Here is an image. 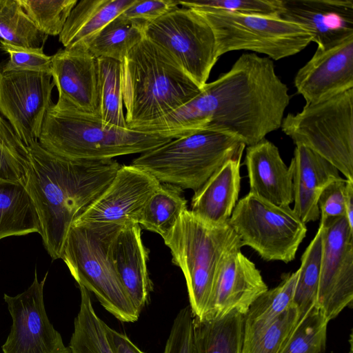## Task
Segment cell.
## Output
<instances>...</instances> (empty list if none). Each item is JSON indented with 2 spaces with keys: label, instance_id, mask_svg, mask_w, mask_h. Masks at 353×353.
<instances>
[{
  "label": "cell",
  "instance_id": "obj_13",
  "mask_svg": "<svg viewBox=\"0 0 353 353\" xmlns=\"http://www.w3.org/2000/svg\"><path fill=\"white\" fill-rule=\"evenodd\" d=\"M54 84L51 73L5 72L0 65V112L28 148L37 142Z\"/></svg>",
  "mask_w": 353,
  "mask_h": 353
},
{
  "label": "cell",
  "instance_id": "obj_39",
  "mask_svg": "<svg viewBox=\"0 0 353 353\" xmlns=\"http://www.w3.org/2000/svg\"><path fill=\"white\" fill-rule=\"evenodd\" d=\"M298 322V312L292 305L280 315L248 353H280Z\"/></svg>",
  "mask_w": 353,
  "mask_h": 353
},
{
  "label": "cell",
  "instance_id": "obj_41",
  "mask_svg": "<svg viewBox=\"0 0 353 353\" xmlns=\"http://www.w3.org/2000/svg\"><path fill=\"white\" fill-rule=\"evenodd\" d=\"M179 5L173 0H135L134 3L119 16L128 19L141 28L164 15Z\"/></svg>",
  "mask_w": 353,
  "mask_h": 353
},
{
  "label": "cell",
  "instance_id": "obj_27",
  "mask_svg": "<svg viewBox=\"0 0 353 353\" xmlns=\"http://www.w3.org/2000/svg\"><path fill=\"white\" fill-rule=\"evenodd\" d=\"M244 315L234 310L214 319L194 317L198 353H241Z\"/></svg>",
  "mask_w": 353,
  "mask_h": 353
},
{
  "label": "cell",
  "instance_id": "obj_5",
  "mask_svg": "<svg viewBox=\"0 0 353 353\" xmlns=\"http://www.w3.org/2000/svg\"><path fill=\"white\" fill-rule=\"evenodd\" d=\"M172 261L184 275L194 317L201 318L225 257L241 249V240L228 221L206 222L186 210L163 239Z\"/></svg>",
  "mask_w": 353,
  "mask_h": 353
},
{
  "label": "cell",
  "instance_id": "obj_3",
  "mask_svg": "<svg viewBox=\"0 0 353 353\" xmlns=\"http://www.w3.org/2000/svg\"><path fill=\"white\" fill-rule=\"evenodd\" d=\"M127 127L135 128L172 112L201 88L153 42L144 38L121 62Z\"/></svg>",
  "mask_w": 353,
  "mask_h": 353
},
{
  "label": "cell",
  "instance_id": "obj_2",
  "mask_svg": "<svg viewBox=\"0 0 353 353\" xmlns=\"http://www.w3.org/2000/svg\"><path fill=\"white\" fill-rule=\"evenodd\" d=\"M121 166L112 159L61 158L38 141L29 147L25 186L39 217L43 245L52 260L61 259L73 223L105 190Z\"/></svg>",
  "mask_w": 353,
  "mask_h": 353
},
{
  "label": "cell",
  "instance_id": "obj_32",
  "mask_svg": "<svg viewBox=\"0 0 353 353\" xmlns=\"http://www.w3.org/2000/svg\"><path fill=\"white\" fill-rule=\"evenodd\" d=\"M1 40L27 48H43L48 36L29 19L19 0H0Z\"/></svg>",
  "mask_w": 353,
  "mask_h": 353
},
{
  "label": "cell",
  "instance_id": "obj_35",
  "mask_svg": "<svg viewBox=\"0 0 353 353\" xmlns=\"http://www.w3.org/2000/svg\"><path fill=\"white\" fill-rule=\"evenodd\" d=\"M28 155L29 148L0 114V179L25 185Z\"/></svg>",
  "mask_w": 353,
  "mask_h": 353
},
{
  "label": "cell",
  "instance_id": "obj_10",
  "mask_svg": "<svg viewBox=\"0 0 353 353\" xmlns=\"http://www.w3.org/2000/svg\"><path fill=\"white\" fill-rule=\"evenodd\" d=\"M242 246L268 261L288 263L295 258L307 227L288 206H279L249 192L236 204L228 220Z\"/></svg>",
  "mask_w": 353,
  "mask_h": 353
},
{
  "label": "cell",
  "instance_id": "obj_25",
  "mask_svg": "<svg viewBox=\"0 0 353 353\" xmlns=\"http://www.w3.org/2000/svg\"><path fill=\"white\" fill-rule=\"evenodd\" d=\"M135 0H83L72 10L59 36L65 48L84 46Z\"/></svg>",
  "mask_w": 353,
  "mask_h": 353
},
{
  "label": "cell",
  "instance_id": "obj_42",
  "mask_svg": "<svg viewBox=\"0 0 353 353\" xmlns=\"http://www.w3.org/2000/svg\"><path fill=\"white\" fill-rule=\"evenodd\" d=\"M346 179L343 178L327 185L318 199L321 221L345 216Z\"/></svg>",
  "mask_w": 353,
  "mask_h": 353
},
{
  "label": "cell",
  "instance_id": "obj_37",
  "mask_svg": "<svg viewBox=\"0 0 353 353\" xmlns=\"http://www.w3.org/2000/svg\"><path fill=\"white\" fill-rule=\"evenodd\" d=\"M182 7L214 9L232 13L279 18L281 0H198L181 1Z\"/></svg>",
  "mask_w": 353,
  "mask_h": 353
},
{
  "label": "cell",
  "instance_id": "obj_15",
  "mask_svg": "<svg viewBox=\"0 0 353 353\" xmlns=\"http://www.w3.org/2000/svg\"><path fill=\"white\" fill-rule=\"evenodd\" d=\"M160 184L141 168L121 166L105 190L72 225L139 224L146 202Z\"/></svg>",
  "mask_w": 353,
  "mask_h": 353
},
{
  "label": "cell",
  "instance_id": "obj_33",
  "mask_svg": "<svg viewBox=\"0 0 353 353\" xmlns=\"http://www.w3.org/2000/svg\"><path fill=\"white\" fill-rule=\"evenodd\" d=\"M97 59L101 78V119L105 124L128 128L123 113L121 62Z\"/></svg>",
  "mask_w": 353,
  "mask_h": 353
},
{
  "label": "cell",
  "instance_id": "obj_11",
  "mask_svg": "<svg viewBox=\"0 0 353 353\" xmlns=\"http://www.w3.org/2000/svg\"><path fill=\"white\" fill-rule=\"evenodd\" d=\"M143 33L201 89L205 85L219 57L213 30L199 12L176 7L145 26Z\"/></svg>",
  "mask_w": 353,
  "mask_h": 353
},
{
  "label": "cell",
  "instance_id": "obj_43",
  "mask_svg": "<svg viewBox=\"0 0 353 353\" xmlns=\"http://www.w3.org/2000/svg\"><path fill=\"white\" fill-rule=\"evenodd\" d=\"M107 338L114 353H145L141 351L125 334L105 326Z\"/></svg>",
  "mask_w": 353,
  "mask_h": 353
},
{
  "label": "cell",
  "instance_id": "obj_20",
  "mask_svg": "<svg viewBox=\"0 0 353 353\" xmlns=\"http://www.w3.org/2000/svg\"><path fill=\"white\" fill-rule=\"evenodd\" d=\"M244 164L250 192L279 206L293 203L292 166L285 164L273 143L264 139L248 146Z\"/></svg>",
  "mask_w": 353,
  "mask_h": 353
},
{
  "label": "cell",
  "instance_id": "obj_38",
  "mask_svg": "<svg viewBox=\"0 0 353 353\" xmlns=\"http://www.w3.org/2000/svg\"><path fill=\"white\" fill-rule=\"evenodd\" d=\"M43 48H27L0 40V49L9 59L1 65L3 71H30L50 73L52 56L47 55Z\"/></svg>",
  "mask_w": 353,
  "mask_h": 353
},
{
  "label": "cell",
  "instance_id": "obj_19",
  "mask_svg": "<svg viewBox=\"0 0 353 353\" xmlns=\"http://www.w3.org/2000/svg\"><path fill=\"white\" fill-rule=\"evenodd\" d=\"M279 18L299 25L325 48L353 34L352 0H281Z\"/></svg>",
  "mask_w": 353,
  "mask_h": 353
},
{
  "label": "cell",
  "instance_id": "obj_23",
  "mask_svg": "<svg viewBox=\"0 0 353 353\" xmlns=\"http://www.w3.org/2000/svg\"><path fill=\"white\" fill-rule=\"evenodd\" d=\"M241 157L227 161L194 192L190 210L194 215L213 224L228 221L239 198Z\"/></svg>",
  "mask_w": 353,
  "mask_h": 353
},
{
  "label": "cell",
  "instance_id": "obj_36",
  "mask_svg": "<svg viewBox=\"0 0 353 353\" xmlns=\"http://www.w3.org/2000/svg\"><path fill=\"white\" fill-rule=\"evenodd\" d=\"M36 28L47 36L59 35L77 0H19Z\"/></svg>",
  "mask_w": 353,
  "mask_h": 353
},
{
  "label": "cell",
  "instance_id": "obj_22",
  "mask_svg": "<svg viewBox=\"0 0 353 353\" xmlns=\"http://www.w3.org/2000/svg\"><path fill=\"white\" fill-rule=\"evenodd\" d=\"M112 256L120 281L141 313L149 302L152 283L147 266L148 251L143 243L139 224L121 228L114 242Z\"/></svg>",
  "mask_w": 353,
  "mask_h": 353
},
{
  "label": "cell",
  "instance_id": "obj_6",
  "mask_svg": "<svg viewBox=\"0 0 353 353\" xmlns=\"http://www.w3.org/2000/svg\"><path fill=\"white\" fill-rule=\"evenodd\" d=\"M123 226L72 225L61 259L79 285L92 292L116 319L132 323L139 313L125 292L112 256L114 240Z\"/></svg>",
  "mask_w": 353,
  "mask_h": 353
},
{
  "label": "cell",
  "instance_id": "obj_31",
  "mask_svg": "<svg viewBox=\"0 0 353 353\" xmlns=\"http://www.w3.org/2000/svg\"><path fill=\"white\" fill-rule=\"evenodd\" d=\"M322 254V227L308 245L301 258V266L295 286L292 305L299 322L316 305Z\"/></svg>",
  "mask_w": 353,
  "mask_h": 353
},
{
  "label": "cell",
  "instance_id": "obj_21",
  "mask_svg": "<svg viewBox=\"0 0 353 353\" xmlns=\"http://www.w3.org/2000/svg\"><path fill=\"white\" fill-rule=\"evenodd\" d=\"M290 164L293 171V211L304 223L320 218L319 197L323 189L342 177L339 171L325 159L309 149L297 145Z\"/></svg>",
  "mask_w": 353,
  "mask_h": 353
},
{
  "label": "cell",
  "instance_id": "obj_14",
  "mask_svg": "<svg viewBox=\"0 0 353 353\" xmlns=\"http://www.w3.org/2000/svg\"><path fill=\"white\" fill-rule=\"evenodd\" d=\"M48 273L15 296L3 294L12 319L3 353H72L51 323L45 307L43 290Z\"/></svg>",
  "mask_w": 353,
  "mask_h": 353
},
{
  "label": "cell",
  "instance_id": "obj_44",
  "mask_svg": "<svg viewBox=\"0 0 353 353\" xmlns=\"http://www.w3.org/2000/svg\"><path fill=\"white\" fill-rule=\"evenodd\" d=\"M345 218L353 228V181L346 180Z\"/></svg>",
  "mask_w": 353,
  "mask_h": 353
},
{
  "label": "cell",
  "instance_id": "obj_28",
  "mask_svg": "<svg viewBox=\"0 0 353 353\" xmlns=\"http://www.w3.org/2000/svg\"><path fill=\"white\" fill-rule=\"evenodd\" d=\"M186 210L187 201L181 189L161 183L146 202L139 224L164 239Z\"/></svg>",
  "mask_w": 353,
  "mask_h": 353
},
{
  "label": "cell",
  "instance_id": "obj_1",
  "mask_svg": "<svg viewBox=\"0 0 353 353\" xmlns=\"http://www.w3.org/2000/svg\"><path fill=\"white\" fill-rule=\"evenodd\" d=\"M290 99L272 60L245 53L185 104L134 130L172 139L216 131L235 136L250 146L281 128Z\"/></svg>",
  "mask_w": 353,
  "mask_h": 353
},
{
  "label": "cell",
  "instance_id": "obj_17",
  "mask_svg": "<svg viewBox=\"0 0 353 353\" xmlns=\"http://www.w3.org/2000/svg\"><path fill=\"white\" fill-rule=\"evenodd\" d=\"M297 92L306 103H316L353 88V34L319 48L297 72Z\"/></svg>",
  "mask_w": 353,
  "mask_h": 353
},
{
  "label": "cell",
  "instance_id": "obj_12",
  "mask_svg": "<svg viewBox=\"0 0 353 353\" xmlns=\"http://www.w3.org/2000/svg\"><path fill=\"white\" fill-rule=\"evenodd\" d=\"M322 254L316 306L329 322L353 301V228L345 216L321 221Z\"/></svg>",
  "mask_w": 353,
  "mask_h": 353
},
{
  "label": "cell",
  "instance_id": "obj_29",
  "mask_svg": "<svg viewBox=\"0 0 353 353\" xmlns=\"http://www.w3.org/2000/svg\"><path fill=\"white\" fill-rule=\"evenodd\" d=\"M79 287L80 307L68 346L71 352L114 353L107 338V324L96 314L90 292L82 285Z\"/></svg>",
  "mask_w": 353,
  "mask_h": 353
},
{
  "label": "cell",
  "instance_id": "obj_18",
  "mask_svg": "<svg viewBox=\"0 0 353 353\" xmlns=\"http://www.w3.org/2000/svg\"><path fill=\"white\" fill-rule=\"evenodd\" d=\"M268 290L255 264L241 249H236L223 261L200 319H217L234 310L245 315L253 302Z\"/></svg>",
  "mask_w": 353,
  "mask_h": 353
},
{
  "label": "cell",
  "instance_id": "obj_4",
  "mask_svg": "<svg viewBox=\"0 0 353 353\" xmlns=\"http://www.w3.org/2000/svg\"><path fill=\"white\" fill-rule=\"evenodd\" d=\"M172 140L160 135L120 128L100 118L48 109L38 140L49 152L69 160L101 161L143 153Z\"/></svg>",
  "mask_w": 353,
  "mask_h": 353
},
{
  "label": "cell",
  "instance_id": "obj_9",
  "mask_svg": "<svg viewBox=\"0 0 353 353\" xmlns=\"http://www.w3.org/2000/svg\"><path fill=\"white\" fill-rule=\"evenodd\" d=\"M193 10L213 30L218 57L230 51L243 50L278 61L297 54L312 41V34L305 28L280 18L214 9Z\"/></svg>",
  "mask_w": 353,
  "mask_h": 353
},
{
  "label": "cell",
  "instance_id": "obj_8",
  "mask_svg": "<svg viewBox=\"0 0 353 353\" xmlns=\"http://www.w3.org/2000/svg\"><path fill=\"white\" fill-rule=\"evenodd\" d=\"M281 128L296 145L315 152L353 181V88L306 103L301 112L283 118Z\"/></svg>",
  "mask_w": 353,
  "mask_h": 353
},
{
  "label": "cell",
  "instance_id": "obj_34",
  "mask_svg": "<svg viewBox=\"0 0 353 353\" xmlns=\"http://www.w3.org/2000/svg\"><path fill=\"white\" fill-rule=\"evenodd\" d=\"M328 323L315 305L298 322L280 353H325Z\"/></svg>",
  "mask_w": 353,
  "mask_h": 353
},
{
  "label": "cell",
  "instance_id": "obj_24",
  "mask_svg": "<svg viewBox=\"0 0 353 353\" xmlns=\"http://www.w3.org/2000/svg\"><path fill=\"white\" fill-rule=\"evenodd\" d=\"M299 269L257 298L244 315L241 353H248L280 315L292 305Z\"/></svg>",
  "mask_w": 353,
  "mask_h": 353
},
{
  "label": "cell",
  "instance_id": "obj_16",
  "mask_svg": "<svg viewBox=\"0 0 353 353\" xmlns=\"http://www.w3.org/2000/svg\"><path fill=\"white\" fill-rule=\"evenodd\" d=\"M52 80L59 97L55 107L101 119V78L98 59L80 46L52 55Z\"/></svg>",
  "mask_w": 353,
  "mask_h": 353
},
{
  "label": "cell",
  "instance_id": "obj_30",
  "mask_svg": "<svg viewBox=\"0 0 353 353\" xmlns=\"http://www.w3.org/2000/svg\"><path fill=\"white\" fill-rule=\"evenodd\" d=\"M143 38V28L119 15L84 46L96 58H108L122 62Z\"/></svg>",
  "mask_w": 353,
  "mask_h": 353
},
{
  "label": "cell",
  "instance_id": "obj_7",
  "mask_svg": "<svg viewBox=\"0 0 353 353\" xmlns=\"http://www.w3.org/2000/svg\"><path fill=\"white\" fill-rule=\"evenodd\" d=\"M245 146L232 134L205 130L143 152L131 165L148 172L161 183L196 192L227 161L243 154Z\"/></svg>",
  "mask_w": 353,
  "mask_h": 353
},
{
  "label": "cell",
  "instance_id": "obj_26",
  "mask_svg": "<svg viewBox=\"0 0 353 353\" xmlns=\"http://www.w3.org/2000/svg\"><path fill=\"white\" fill-rule=\"evenodd\" d=\"M41 234L39 217L25 185L0 179V240Z\"/></svg>",
  "mask_w": 353,
  "mask_h": 353
},
{
  "label": "cell",
  "instance_id": "obj_40",
  "mask_svg": "<svg viewBox=\"0 0 353 353\" xmlns=\"http://www.w3.org/2000/svg\"><path fill=\"white\" fill-rule=\"evenodd\" d=\"M163 353H198L190 305L180 310L174 318Z\"/></svg>",
  "mask_w": 353,
  "mask_h": 353
}]
</instances>
